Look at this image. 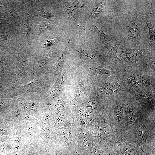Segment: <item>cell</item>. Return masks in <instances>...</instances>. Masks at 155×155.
I'll use <instances>...</instances> for the list:
<instances>
[{"label":"cell","mask_w":155,"mask_h":155,"mask_svg":"<svg viewBox=\"0 0 155 155\" xmlns=\"http://www.w3.org/2000/svg\"><path fill=\"white\" fill-rule=\"evenodd\" d=\"M26 144L34 143L39 139L37 118L26 114L23 124Z\"/></svg>","instance_id":"obj_1"},{"label":"cell","mask_w":155,"mask_h":155,"mask_svg":"<svg viewBox=\"0 0 155 155\" xmlns=\"http://www.w3.org/2000/svg\"><path fill=\"white\" fill-rule=\"evenodd\" d=\"M118 51L127 61L129 63H135L143 54L141 50L133 49L123 46L119 47Z\"/></svg>","instance_id":"obj_2"},{"label":"cell","mask_w":155,"mask_h":155,"mask_svg":"<svg viewBox=\"0 0 155 155\" xmlns=\"http://www.w3.org/2000/svg\"><path fill=\"white\" fill-rule=\"evenodd\" d=\"M14 125L4 118L2 115H0V135H9Z\"/></svg>","instance_id":"obj_3"},{"label":"cell","mask_w":155,"mask_h":155,"mask_svg":"<svg viewBox=\"0 0 155 155\" xmlns=\"http://www.w3.org/2000/svg\"><path fill=\"white\" fill-rule=\"evenodd\" d=\"M128 33L129 36L132 39L136 40L140 35V31L138 26L133 23L128 27Z\"/></svg>","instance_id":"obj_4"},{"label":"cell","mask_w":155,"mask_h":155,"mask_svg":"<svg viewBox=\"0 0 155 155\" xmlns=\"http://www.w3.org/2000/svg\"><path fill=\"white\" fill-rule=\"evenodd\" d=\"M149 30L150 40L152 43H155V32L151 23L149 21L144 20Z\"/></svg>","instance_id":"obj_5"},{"label":"cell","mask_w":155,"mask_h":155,"mask_svg":"<svg viewBox=\"0 0 155 155\" xmlns=\"http://www.w3.org/2000/svg\"><path fill=\"white\" fill-rule=\"evenodd\" d=\"M126 119L129 124L133 123L135 120V117L134 114L131 112L128 113L126 116Z\"/></svg>","instance_id":"obj_6"},{"label":"cell","mask_w":155,"mask_h":155,"mask_svg":"<svg viewBox=\"0 0 155 155\" xmlns=\"http://www.w3.org/2000/svg\"><path fill=\"white\" fill-rule=\"evenodd\" d=\"M116 111L117 114L119 117H122L123 115V112L121 107L120 106L119 107L117 106L116 109Z\"/></svg>","instance_id":"obj_7"},{"label":"cell","mask_w":155,"mask_h":155,"mask_svg":"<svg viewBox=\"0 0 155 155\" xmlns=\"http://www.w3.org/2000/svg\"><path fill=\"white\" fill-rule=\"evenodd\" d=\"M29 155H38L36 153V151L35 150H32L31 152H30V154Z\"/></svg>","instance_id":"obj_8"},{"label":"cell","mask_w":155,"mask_h":155,"mask_svg":"<svg viewBox=\"0 0 155 155\" xmlns=\"http://www.w3.org/2000/svg\"><path fill=\"white\" fill-rule=\"evenodd\" d=\"M121 155H129L127 152L122 153Z\"/></svg>","instance_id":"obj_9"}]
</instances>
